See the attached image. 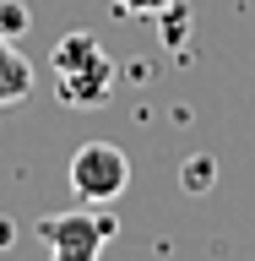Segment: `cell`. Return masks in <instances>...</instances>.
<instances>
[{"mask_svg":"<svg viewBox=\"0 0 255 261\" xmlns=\"http://www.w3.org/2000/svg\"><path fill=\"white\" fill-rule=\"evenodd\" d=\"M38 240L49 245V261H98L103 245L114 240L109 212H60L38 223Z\"/></svg>","mask_w":255,"mask_h":261,"instance_id":"3957f363","label":"cell"},{"mask_svg":"<svg viewBox=\"0 0 255 261\" xmlns=\"http://www.w3.org/2000/svg\"><path fill=\"white\" fill-rule=\"evenodd\" d=\"M27 28V6H22V0H0V33H22Z\"/></svg>","mask_w":255,"mask_h":261,"instance_id":"52a82bcc","label":"cell"},{"mask_svg":"<svg viewBox=\"0 0 255 261\" xmlns=\"http://www.w3.org/2000/svg\"><path fill=\"white\" fill-rule=\"evenodd\" d=\"M33 93V60L11 44V33H0V109H11Z\"/></svg>","mask_w":255,"mask_h":261,"instance_id":"277c9868","label":"cell"},{"mask_svg":"<svg viewBox=\"0 0 255 261\" xmlns=\"http://www.w3.org/2000/svg\"><path fill=\"white\" fill-rule=\"evenodd\" d=\"M49 65H54V76H60L54 93H60V103H71V109H98V103H109L114 76H120L93 33H65L60 44H54V55H49Z\"/></svg>","mask_w":255,"mask_h":261,"instance_id":"6da1fadb","label":"cell"},{"mask_svg":"<svg viewBox=\"0 0 255 261\" xmlns=\"http://www.w3.org/2000/svg\"><path fill=\"white\" fill-rule=\"evenodd\" d=\"M109 6H114L120 16H163L174 0H109Z\"/></svg>","mask_w":255,"mask_h":261,"instance_id":"8992f818","label":"cell"},{"mask_svg":"<svg viewBox=\"0 0 255 261\" xmlns=\"http://www.w3.org/2000/svg\"><path fill=\"white\" fill-rule=\"evenodd\" d=\"M212 179H217V163L212 158H190L185 163V191H207Z\"/></svg>","mask_w":255,"mask_h":261,"instance_id":"5b68a950","label":"cell"},{"mask_svg":"<svg viewBox=\"0 0 255 261\" xmlns=\"http://www.w3.org/2000/svg\"><path fill=\"white\" fill-rule=\"evenodd\" d=\"M65 174H71V191L81 196V207H109L130 185V158H125V147H114V142H81L71 152Z\"/></svg>","mask_w":255,"mask_h":261,"instance_id":"7a4b0ae2","label":"cell"}]
</instances>
